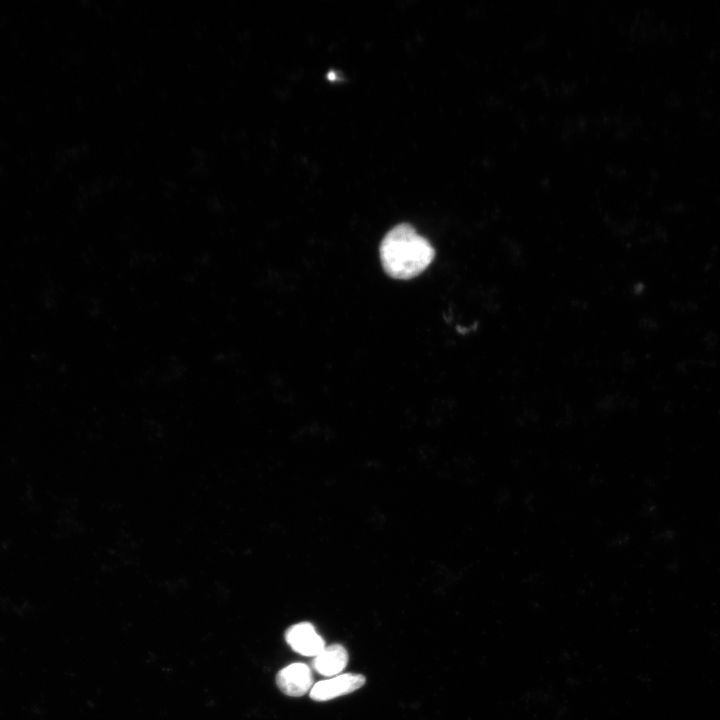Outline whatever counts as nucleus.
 I'll use <instances>...</instances> for the list:
<instances>
[{
	"mask_svg": "<svg viewBox=\"0 0 720 720\" xmlns=\"http://www.w3.org/2000/svg\"><path fill=\"white\" fill-rule=\"evenodd\" d=\"M380 259L384 271L394 279H411L421 274L434 259L427 239L409 224H399L383 238Z\"/></svg>",
	"mask_w": 720,
	"mask_h": 720,
	"instance_id": "f257e3e1",
	"label": "nucleus"
},
{
	"mask_svg": "<svg viewBox=\"0 0 720 720\" xmlns=\"http://www.w3.org/2000/svg\"><path fill=\"white\" fill-rule=\"evenodd\" d=\"M365 677L357 673H345L333 676L314 684L310 697L315 701H327L352 693L365 684Z\"/></svg>",
	"mask_w": 720,
	"mask_h": 720,
	"instance_id": "f03ea898",
	"label": "nucleus"
},
{
	"mask_svg": "<svg viewBox=\"0 0 720 720\" xmlns=\"http://www.w3.org/2000/svg\"><path fill=\"white\" fill-rule=\"evenodd\" d=\"M276 683L285 695L291 697L303 696L313 686L311 669L304 663H292L278 672Z\"/></svg>",
	"mask_w": 720,
	"mask_h": 720,
	"instance_id": "7ed1b4c3",
	"label": "nucleus"
},
{
	"mask_svg": "<svg viewBox=\"0 0 720 720\" xmlns=\"http://www.w3.org/2000/svg\"><path fill=\"white\" fill-rule=\"evenodd\" d=\"M288 645L304 656H316L324 648L325 642L309 622H300L290 626L285 632Z\"/></svg>",
	"mask_w": 720,
	"mask_h": 720,
	"instance_id": "20e7f679",
	"label": "nucleus"
},
{
	"mask_svg": "<svg viewBox=\"0 0 720 720\" xmlns=\"http://www.w3.org/2000/svg\"><path fill=\"white\" fill-rule=\"evenodd\" d=\"M348 663V653L344 646L331 644L314 657L312 668L319 674L333 677L344 670Z\"/></svg>",
	"mask_w": 720,
	"mask_h": 720,
	"instance_id": "39448f33",
	"label": "nucleus"
}]
</instances>
